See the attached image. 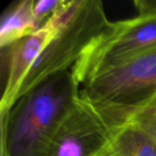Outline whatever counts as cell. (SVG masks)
<instances>
[{"label": "cell", "instance_id": "6da1fadb", "mask_svg": "<svg viewBox=\"0 0 156 156\" xmlns=\"http://www.w3.org/2000/svg\"><path fill=\"white\" fill-rule=\"evenodd\" d=\"M80 95L70 70L57 73L1 113V156H42Z\"/></svg>", "mask_w": 156, "mask_h": 156}, {"label": "cell", "instance_id": "7a4b0ae2", "mask_svg": "<svg viewBox=\"0 0 156 156\" xmlns=\"http://www.w3.org/2000/svg\"><path fill=\"white\" fill-rule=\"evenodd\" d=\"M47 22L56 28V33L27 72L15 102L44 80L70 70L111 24L99 0H63Z\"/></svg>", "mask_w": 156, "mask_h": 156}, {"label": "cell", "instance_id": "3957f363", "mask_svg": "<svg viewBox=\"0 0 156 156\" xmlns=\"http://www.w3.org/2000/svg\"><path fill=\"white\" fill-rule=\"evenodd\" d=\"M134 4L140 15L111 22L71 68L80 87L97 75L156 48V4L150 1H135Z\"/></svg>", "mask_w": 156, "mask_h": 156}, {"label": "cell", "instance_id": "277c9868", "mask_svg": "<svg viewBox=\"0 0 156 156\" xmlns=\"http://www.w3.org/2000/svg\"><path fill=\"white\" fill-rule=\"evenodd\" d=\"M80 94L129 118L155 108L156 48L97 75L80 87Z\"/></svg>", "mask_w": 156, "mask_h": 156}, {"label": "cell", "instance_id": "5b68a950", "mask_svg": "<svg viewBox=\"0 0 156 156\" xmlns=\"http://www.w3.org/2000/svg\"><path fill=\"white\" fill-rule=\"evenodd\" d=\"M129 121L80 94L42 156H97Z\"/></svg>", "mask_w": 156, "mask_h": 156}, {"label": "cell", "instance_id": "8992f818", "mask_svg": "<svg viewBox=\"0 0 156 156\" xmlns=\"http://www.w3.org/2000/svg\"><path fill=\"white\" fill-rule=\"evenodd\" d=\"M55 33L56 28L46 22L34 34L1 48L3 93L0 101V113L8 112L15 104L17 90L27 72Z\"/></svg>", "mask_w": 156, "mask_h": 156}, {"label": "cell", "instance_id": "52a82bcc", "mask_svg": "<svg viewBox=\"0 0 156 156\" xmlns=\"http://www.w3.org/2000/svg\"><path fill=\"white\" fill-rule=\"evenodd\" d=\"M34 3L35 0H20L4 12L0 25L1 48L38 30L33 13Z\"/></svg>", "mask_w": 156, "mask_h": 156}, {"label": "cell", "instance_id": "ba28073f", "mask_svg": "<svg viewBox=\"0 0 156 156\" xmlns=\"http://www.w3.org/2000/svg\"><path fill=\"white\" fill-rule=\"evenodd\" d=\"M97 156H156L154 140L131 120Z\"/></svg>", "mask_w": 156, "mask_h": 156}, {"label": "cell", "instance_id": "9c48e42d", "mask_svg": "<svg viewBox=\"0 0 156 156\" xmlns=\"http://www.w3.org/2000/svg\"><path fill=\"white\" fill-rule=\"evenodd\" d=\"M62 2L63 0H35L33 13L38 29L46 24Z\"/></svg>", "mask_w": 156, "mask_h": 156}, {"label": "cell", "instance_id": "30bf717a", "mask_svg": "<svg viewBox=\"0 0 156 156\" xmlns=\"http://www.w3.org/2000/svg\"><path fill=\"white\" fill-rule=\"evenodd\" d=\"M130 120L140 126L156 144V107L138 112L132 115Z\"/></svg>", "mask_w": 156, "mask_h": 156}]
</instances>
